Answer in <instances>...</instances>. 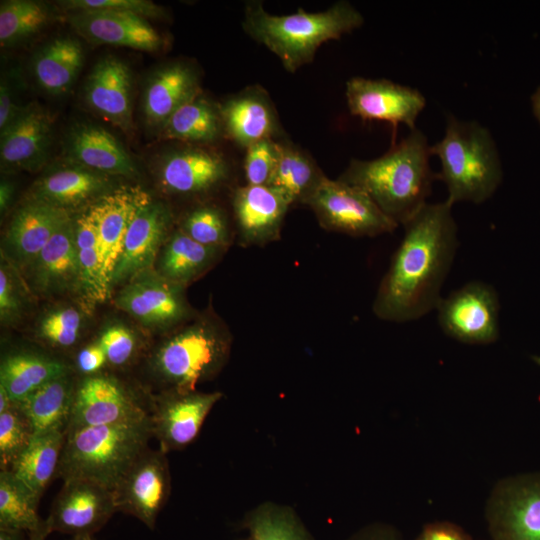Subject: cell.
Returning a JSON list of instances; mask_svg holds the SVG:
<instances>
[{
  "instance_id": "cell-40",
  "label": "cell",
  "mask_w": 540,
  "mask_h": 540,
  "mask_svg": "<svg viewBox=\"0 0 540 540\" xmlns=\"http://www.w3.org/2000/svg\"><path fill=\"white\" fill-rule=\"evenodd\" d=\"M180 230L196 242L224 251L231 241V230L224 212L214 205H202L188 212Z\"/></svg>"
},
{
  "instance_id": "cell-51",
  "label": "cell",
  "mask_w": 540,
  "mask_h": 540,
  "mask_svg": "<svg viewBox=\"0 0 540 540\" xmlns=\"http://www.w3.org/2000/svg\"><path fill=\"white\" fill-rule=\"evenodd\" d=\"M13 191H14V188H13V185L6 181V180H2L1 181V185H0V210H1V213H4L9 205H10V202L12 200V197H13Z\"/></svg>"
},
{
  "instance_id": "cell-18",
  "label": "cell",
  "mask_w": 540,
  "mask_h": 540,
  "mask_svg": "<svg viewBox=\"0 0 540 540\" xmlns=\"http://www.w3.org/2000/svg\"><path fill=\"white\" fill-rule=\"evenodd\" d=\"M229 176V165L220 154L199 147L172 151L159 167L163 190L176 195L206 194L223 185Z\"/></svg>"
},
{
  "instance_id": "cell-55",
  "label": "cell",
  "mask_w": 540,
  "mask_h": 540,
  "mask_svg": "<svg viewBox=\"0 0 540 540\" xmlns=\"http://www.w3.org/2000/svg\"><path fill=\"white\" fill-rule=\"evenodd\" d=\"M47 535L49 534L47 533L43 522V525L39 529L28 533V540H45Z\"/></svg>"
},
{
  "instance_id": "cell-26",
  "label": "cell",
  "mask_w": 540,
  "mask_h": 540,
  "mask_svg": "<svg viewBox=\"0 0 540 540\" xmlns=\"http://www.w3.org/2000/svg\"><path fill=\"white\" fill-rule=\"evenodd\" d=\"M65 152L68 162L108 176L134 177L136 166L122 144L103 127L81 123L69 132Z\"/></svg>"
},
{
  "instance_id": "cell-35",
  "label": "cell",
  "mask_w": 540,
  "mask_h": 540,
  "mask_svg": "<svg viewBox=\"0 0 540 540\" xmlns=\"http://www.w3.org/2000/svg\"><path fill=\"white\" fill-rule=\"evenodd\" d=\"M164 137L193 144H210L224 132L220 107L201 93L178 108L161 128Z\"/></svg>"
},
{
  "instance_id": "cell-14",
  "label": "cell",
  "mask_w": 540,
  "mask_h": 540,
  "mask_svg": "<svg viewBox=\"0 0 540 540\" xmlns=\"http://www.w3.org/2000/svg\"><path fill=\"white\" fill-rule=\"evenodd\" d=\"M167 454L147 449L113 490L117 512L134 516L154 529L171 491Z\"/></svg>"
},
{
  "instance_id": "cell-31",
  "label": "cell",
  "mask_w": 540,
  "mask_h": 540,
  "mask_svg": "<svg viewBox=\"0 0 540 540\" xmlns=\"http://www.w3.org/2000/svg\"><path fill=\"white\" fill-rule=\"evenodd\" d=\"M84 52L80 42L58 37L47 43L33 60V74L38 85L52 95L66 93L82 69Z\"/></svg>"
},
{
  "instance_id": "cell-54",
  "label": "cell",
  "mask_w": 540,
  "mask_h": 540,
  "mask_svg": "<svg viewBox=\"0 0 540 540\" xmlns=\"http://www.w3.org/2000/svg\"><path fill=\"white\" fill-rule=\"evenodd\" d=\"M531 104L534 116L540 125V86L532 94Z\"/></svg>"
},
{
  "instance_id": "cell-5",
  "label": "cell",
  "mask_w": 540,
  "mask_h": 540,
  "mask_svg": "<svg viewBox=\"0 0 540 540\" xmlns=\"http://www.w3.org/2000/svg\"><path fill=\"white\" fill-rule=\"evenodd\" d=\"M150 419L136 424L89 426L66 432L56 477L82 478L111 491L149 449Z\"/></svg>"
},
{
  "instance_id": "cell-28",
  "label": "cell",
  "mask_w": 540,
  "mask_h": 540,
  "mask_svg": "<svg viewBox=\"0 0 540 540\" xmlns=\"http://www.w3.org/2000/svg\"><path fill=\"white\" fill-rule=\"evenodd\" d=\"M200 93L198 75L190 65L175 62L164 66L151 77L144 92L146 121L162 128L178 108Z\"/></svg>"
},
{
  "instance_id": "cell-34",
  "label": "cell",
  "mask_w": 540,
  "mask_h": 540,
  "mask_svg": "<svg viewBox=\"0 0 540 540\" xmlns=\"http://www.w3.org/2000/svg\"><path fill=\"white\" fill-rule=\"evenodd\" d=\"M65 440L66 430L35 434L10 469L39 499L56 478Z\"/></svg>"
},
{
  "instance_id": "cell-2",
  "label": "cell",
  "mask_w": 540,
  "mask_h": 540,
  "mask_svg": "<svg viewBox=\"0 0 540 540\" xmlns=\"http://www.w3.org/2000/svg\"><path fill=\"white\" fill-rule=\"evenodd\" d=\"M430 156L427 137L415 128L382 156L351 160L338 179L362 189L389 218L403 225L427 203L437 179Z\"/></svg>"
},
{
  "instance_id": "cell-36",
  "label": "cell",
  "mask_w": 540,
  "mask_h": 540,
  "mask_svg": "<svg viewBox=\"0 0 540 540\" xmlns=\"http://www.w3.org/2000/svg\"><path fill=\"white\" fill-rule=\"evenodd\" d=\"M325 176L309 155L292 144L280 142L278 163L269 185L291 205L305 204Z\"/></svg>"
},
{
  "instance_id": "cell-43",
  "label": "cell",
  "mask_w": 540,
  "mask_h": 540,
  "mask_svg": "<svg viewBox=\"0 0 540 540\" xmlns=\"http://www.w3.org/2000/svg\"><path fill=\"white\" fill-rule=\"evenodd\" d=\"M245 151V184L269 185L278 163L280 141L265 139L250 145Z\"/></svg>"
},
{
  "instance_id": "cell-27",
  "label": "cell",
  "mask_w": 540,
  "mask_h": 540,
  "mask_svg": "<svg viewBox=\"0 0 540 540\" xmlns=\"http://www.w3.org/2000/svg\"><path fill=\"white\" fill-rule=\"evenodd\" d=\"M69 215L64 209L35 200L21 206L5 235V247L12 261L27 268Z\"/></svg>"
},
{
  "instance_id": "cell-44",
  "label": "cell",
  "mask_w": 540,
  "mask_h": 540,
  "mask_svg": "<svg viewBox=\"0 0 540 540\" xmlns=\"http://www.w3.org/2000/svg\"><path fill=\"white\" fill-rule=\"evenodd\" d=\"M97 341L106 353L108 365L113 368H124L129 365L138 349L134 333L122 325L107 327Z\"/></svg>"
},
{
  "instance_id": "cell-38",
  "label": "cell",
  "mask_w": 540,
  "mask_h": 540,
  "mask_svg": "<svg viewBox=\"0 0 540 540\" xmlns=\"http://www.w3.org/2000/svg\"><path fill=\"white\" fill-rule=\"evenodd\" d=\"M39 498L10 470L0 471V528L39 529Z\"/></svg>"
},
{
  "instance_id": "cell-17",
  "label": "cell",
  "mask_w": 540,
  "mask_h": 540,
  "mask_svg": "<svg viewBox=\"0 0 540 540\" xmlns=\"http://www.w3.org/2000/svg\"><path fill=\"white\" fill-rule=\"evenodd\" d=\"M290 206L287 198L270 185L237 187L232 208L240 244L263 246L278 240Z\"/></svg>"
},
{
  "instance_id": "cell-23",
  "label": "cell",
  "mask_w": 540,
  "mask_h": 540,
  "mask_svg": "<svg viewBox=\"0 0 540 540\" xmlns=\"http://www.w3.org/2000/svg\"><path fill=\"white\" fill-rule=\"evenodd\" d=\"M224 132L244 149L280 134L278 115L268 93L259 86L246 88L220 106Z\"/></svg>"
},
{
  "instance_id": "cell-19",
  "label": "cell",
  "mask_w": 540,
  "mask_h": 540,
  "mask_svg": "<svg viewBox=\"0 0 540 540\" xmlns=\"http://www.w3.org/2000/svg\"><path fill=\"white\" fill-rule=\"evenodd\" d=\"M74 29L96 44L147 52L163 46L161 35L147 18L127 11H75L68 18Z\"/></svg>"
},
{
  "instance_id": "cell-16",
  "label": "cell",
  "mask_w": 540,
  "mask_h": 540,
  "mask_svg": "<svg viewBox=\"0 0 540 540\" xmlns=\"http://www.w3.org/2000/svg\"><path fill=\"white\" fill-rule=\"evenodd\" d=\"M151 201L141 187L124 185L90 204L96 220L103 275L110 290L127 232L137 214Z\"/></svg>"
},
{
  "instance_id": "cell-12",
  "label": "cell",
  "mask_w": 540,
  "mask_h": 540,
  "mask_svg": "<svg viewBox=\"0 0 540 540\" xmlns=\"http://www.w3.org/2000/svg\"><path fill=\"white\" fill-rule=\"evenodd\" d=\"M44 520L48 534L94 535L117 512L113 491L88 479L69 478Z\"/></svg>"
},
{
  "instance_id": "cell-53",
  "label": "cell",
  "mask_w": 540,
  "mask_h": 540,
  "mask_svg": "<svg viewBox=\"0 0 540 540\" xmlns=\"http://www.w3.org/2000/svg\"><path fill=\"white\" fill-rule=\"evenodd\" d=\"M15 404L6 389L0 385V413L6 411Z\"/></svg>"
},
{
  "instance_id": "cell-11",
  "label": "cell",
  "mask_w": 540,
  "mask_h": 540,
  "mask_svg": "<svg viewBox=\"0 0 540 540\" xmlns=\"http://www.w3.org/2000/svg\"><path fill=\"white\" fill-rule=\"evenodd\" d=\"M115 305L144 326L161 331L170 330L192 316L184 286L168 281L152 269L125 283Z\"/></svg>"
},
{
  "instance_id": "cell-37",
  "label": "cell",
  "mask_w": 540,
  "mask_h": 540,
  "mask_svg": "<svg viewBox=\"0 0 540 540\" xmlns=\"http://www.w3.org/2000/svg\"><path fill=\"white\" fill-rule=\"evenodd\" d=\"M243 526L251 540H316L292 507L273 501L248 511Z\"/></svg>"
},
{
  "instance_id": "cell-41",
  "label": "cell",
  "mask_w": 540,
  "mask_h": 540,
  "mask_svg": "<svg viewBox=\"0 0 540 540\" xmlns=\"http://www.w3.org/2000/svg\"><path fill=\"white\" fill-rule=\"evenodd\" d=\"M33 437V425L17 403L1 412L0 469L10 470Z\"/></svg>"
},
{
  "instance_id": "cell-25",
  "label": "cell",
  "mask_w": 540,
  "mask_h": 540,
  "mask_svg": "<svg viewBox=\"0 0 540 540\" xmlns=\"http://www.w3.org/2000/svg\"><path fill=\"white\" fill-rule=\"evenodd\" d=\"M110 188V176L68 162V165L39 178L31 188L29 200L70 212L85 204H92Z\"/></svg>"
},
{
  "instance_id": "cell-3",
  "label": "cell",
  "mask_w": 540,
  "mask_h": 540,
  "mask_svg": "<svg viewBox=\"0 0 540 540\" xmlns=\"http://www.w3.org/2000/svg\"><path fill=\"white\" fill-rule=\"evenodd\" d=\"M362 14L348 1H338L320 12L299 9L289 15H272L259 1L247 3L243 29L264 45L289 72L310 63L325 42L359 28Z\"/></svg>"
},
{
  "instance_id": "cell-57",
  "label": "cell",
  "mask_w": 540,
  "mask_h": 540,
  "mask_svg": "<svg viewBox=\"0 0 540 540\" xmlns=\"http://www.w3.org/2000/svg\"><path fill=\"white\" fill-rule=\"evenodd\" d=\"M534 361L540 366V356H535Z\"/></svg>"
},
{
  "instance_id": "cell-30",
  "label": "cell",
  "mask_w": 540,
  "mask_h": 540,
  "mask_svg": "<svg viewBox=\"0 0 540 540\" xmlns=\"http://www.w3.org/2000/svg\"><path fill=\"white\" fill-rule=\"evenodd\" d=\"M75 386L72 371L50 380L17 403L30 419L34 435L67 429Z\"/></svg>"
},
{
  "instance_id": "cell-7",
  "label": "cell",
  "mask_w": 540,
  "mask_h": 540,
  "mask_svg": "<svg viewBox=\"0 0 540 540\" xmlns=\"http://www.w3.org/2000/svg\"><path fill=\"white\" fill-rule=\"evenodd\" d=\"M304 205L324 229L354 237H374L393 232L398 226L362 189L327 176Z\"/></svg>"
},
{
  "instance_id": "cell-1",
  "label": "cell",
  "mask_w": 540,
  "mask_h": 540,
  "mask_svg": "<svg viewBox=\"0 0 540 540\" xmlns=\"http://www.w3.org/2000/svg\"><path fill=\"white\" fill-rule=\"evenodd\" d=\"M452 206L447 200L427 202L403 224V238L373 302L378 318L403 323L436 309L458 247Z\"/></svg>"
},
{
  "instance_id": "cell-50",
  "label": "cell",
  "mask_w": 540,
  "mask_h": 540,
  "mask_svg": "<svg viewBox=\"0 0 540 540\" xmlns=\"http://www.w3.org/2000/svg\"><path fill=\"white\" fill-rule=\"evenodd\" d=\"M418 538L419 540H471L461 527L447 521L427 524Z\"/></svg>"
},
{
  "instance_id": "cell-47",
  "label": "cell",
  "mask_w": 540,
  "mask_h": 540,
  "mask_svg": "<svg viewBox=\"0 0 540 540\" xmlns=\"http://www.w3.org/2000/svg\"><path fill=\"white\" fill-rule=\"evenodd\" d=\"M107 365L106 353L97 340L82 347L75 355V367L81 377L99 374Z\"/></svg>"
},
{
  "instance_id": "cell-48",
  "label": "cell",
  "mask_w": 540,
  "mask_h": 540,
  "mask_svg": "<svg viewBox=\"0 0 540 540\" xmlns=\"http://www.w3.org/2000/svg\"><path fill=\"white\" fill-rule=\"evenodd\" d=\"M12 81L7 75L1 77L0 82V131L7 128L21 113L24 107L19 106L15 100V90Z\"/></svg>"
},
{
  "instance_id": "cell-58",
  "label": "cell",
  "mask_w": 540,
  "mask_h": 540,
  "mask_svg": "<svg viewBox=\"0 0 540 540\" xmlns=\"http://www.w3.org/2000/svg\"><path fill=\"white\" fill-rule=\"evenodd\" d=\"M416 540H419V538L417 537Z\"/></svg>"
},
{
  "instance_id": "cell-32",
  "label": "cell",
  "mask_w": 540,
  "mask_h": 540,
  "mask_svg": "<svg viewBox=\"0 0 540 540\" xmlns=\"http://www.w3.org/2000/svg\"><path fill=\"white\" fill-rule=\"evenodd\" d=\"M79 263V295L89 305L104 302L111 290L107 286L101 260L95 216L87 205L73 218Z\"/></svg>"
},
{
  "instance_id": "cell-33",
  "label": "cell",
  "mask_w": 540,
  "mask_h": 540,
  "mask_svg": "<svg viewBox=\"0 0 540 540\" xmlns=\"http://www.w3.org/2000/svg\"><path fill=\"white\" fill-rule=\"evenodd\" d=\"M222 252L196 242L178 229L169 235L160 250L157 272L185 287L205 273Z\"/></svg>"
},
{
  "instance_id": "cell-6",
  "label": "cell",
  "mask_w": 540,
  "mask_h": 540,
  "mask_svg": "<svg viewBox=\"0 0 540 540\" xmlns=\"http://www.w3.org/2000/svg\"><path fill=\"white\" fill-rule=\"evenodd\" d=\"M232 338L212 316H200L164 339L149 356L148 367L163 391L189 392L212 379L228 361Z\"/></svg>"
},
{
  "instance_id": "cell-49",
  "label": "cell",
  "mask_w": 540,
  "mask_h": 540,
  "mask_svg": "<svg viewBox=\"0 0 540 540\" xmlns=\"http://www.w3.org/2000/svg\"><path fill=\"white\" fill-rule=\"evenodd\" d=\"M345 540H403V536L397 527L376 521L362 526Z\"/></svg>"
},
{
  "instance_id": "cell-46",
  "label": "cell",
  "mask_w": 540,
  "mask_h": 540,
  "mask_svg": "<svg viewBox=\"0 0 540 540\" xmlns=\"http://www.w3.org/2000/svg\"><path fill=\"white\" fill-rule=\"evenodd\" d=\"M23 301L16 276L7 262L0 267V318L3 324L15 323L22 314Z\"/></svg>"
},
{
  "instance_id": "cell-10",
  "label": "cell",
  "mask_w": 540,
  "mask_h": 540,
  "mask_svg": "<svg viewBox=\"0 0 540 540\" xmlns=\"http://www.w3.org/2000/svg\"><path fill=\"white\" fill-rule=\"evenodd\" d=\"M441 330L471 345H486L499 338V297L493 286L470 281L442 297L437 307Z\"/></svg>"
},
{
  "instance_id": "cell-39",
  "label": "cell",
  "mask_w": 540,
  "mask_h": 540,
  "mask_svg": "<svg viewBox=\"0 0 540 540\" xmlns=\"http://www.w3.org/2000/svg\"><path fill=\"white\" fill-rule=\"evenodd\" d=\"M49 21L43 3L30 0L2 1L0 5V44L11 47L42 30Z\"/></svg>"
},
{
  "instance_id": "cell-52",
  "label": "cell",
  "mask_w": 540,
  "mask_h": 540,
  "mask_svg": "<svg viewBox=\"0 0 540 540\" xmlns=\"http://www.w3.org/2000/svg\"><path fill=\"white\" fill-rule=\"evenodd\" d=\"M26 531L12 528H0V540H26Z\"/></svg>"
},
{
  "instance_id": "cell-45",
  "label": "cell",
  "mask_w": 540,
  "mask_h": 540,
  "mask_svg": "<svg viewBox=\"0 0 540 540\" xmlns=\"http://www.w3.org/2000/svg\"><path fill=\"white\" fill-rule=\"evenodd\" d=\"M60 5L67 11H127L145 18L159 17L162 9L147 0H67Z\"/></svg>"
},
{
  "instance_id": "cell-9",
  "label": "cell",
  "mask_w": 540,
  "mask_h": 540,
  "mask_svg": "<svg viewBox=\"0 0 540 540\" xmlns=\"http://www.w3.org/2000/svg\"><path fill=\"white\" fill-rule=\"evenodd\" d=\"M149 404L116 376L101 372L76 381L66 432L73 429L147 421Z\"/></svg>"
},
{
  "instance_id": "cell-20",
  "label": "cell",
  "mask_w": 540,
  "mask_h": 540,
  "mask_svg": "<svg viewBox=\"0 0 540 540\" xmlns=\"http://www.w3.org/2000/svg\"><path fill=\"white\" fill-rule=\"evenodd\" d=\"M172 221L169 209L151 201L134 218L124 241L122 254L112 276L111 287L127 283L152 269L166 240Z\"/></svg>"
},
{
  "instance_id": "cell-42",
  "label": "cell",
  "mask_w": 540,
  "mask_h": 540,
  "mask_svg": "<svg viewBox=\"0 0 540 540\" xmlns=\"http://www.w3.org/2000/svg\"><path fill=\"white\" fill-rule=\"evenodd\" d=\"M81 325L82 316L77 309L59 308L42 318L37 329V336L50 346L68 349L78 342Z\"/></svg>"
},
{
  "instance_id": "cell-4",
  "label": "cell",
  "mask_w": 540,
  "mask_h": 540,
  "mask_svg": "<svg viewBox=\"0 0 540 540\" xmlns=\"http://www.w3.org/2000/svg\"><path fill=\"white\" fill-rule=\"evenodd\" d=\"M441 163L437 179L448 192L450 204H481L502 182L503 170L496 143L485 126L449 115L443 138L430 146Z\"/></svg>"
},
{
  "instance_id": "cell-56",
  "label": "cell",
  "mask_w": 540,
  "mask_h": 540,
  "mask_svg": "<svg viewBox=\"0 0 540 540\" xmlns=\"http://www.w3.org/2000/svg\"><path fill=\"white\" fill-rule=\"evenodd\" d=\"M70 540H96L94 535H78L72 536Z\"/></svg>"
},
{
  "instance_id": "cell-8",
  "label": "cell",
  "mask_w": 540,
  "mask_h": 540,
  "mask_svg": "<svg viewBox=\"0 0 540 540\" xmlns=\"http://www.w3.org/2000/svg\"><path fill=\"white\" fill-rule=\"evenodd\" d=\"M484 514L491 540H540V471L500 479Z\"/></svg>"
},
{
  "instance_id": "cell-24",
  "label": "cell",
  "mask_w": 540,
  "mask_h": 540,
  "mask_svg": "<svg viewBox=\"0 0 540 540\" xmlns=\"http://www.w3.org/2000/svg\"><path fill=\"white\" fill-rule=\"evenodd\" d=\"M131 88L128 66L116 57L107 56L88 75L85 101L93 111L127 131L132 124Z\"/></svg>"
},
{
  "instance_id": "cell-15",
  "label": "cell",
  "mask_w": 540,
  "mask_h": 540,
  "mask_svg": "<svg viewBox=\"0 0 540 540\" xmlns=\"http://www.w3.org/2000/svg\"><path fill=\"white\" fill-rule=\"evenodd\" d=\"M350 113L364 121H386L394 127L404 124L416 128V120L426 106L417 89L387 79L352 77L346 83Z\"/></svg>"
},
{
  "instance_id": "cell-21",
  "label": "cell",
  "mask_w": 540,
  "mask_h": 540,
  "mask_svg": "<svg viewBox=\"0 0 540 540\" xmlns=\"http://www.w3.org/2000/svg\"><path fill=\"white\" fill-rule=\"evenodd\" d=\"M53 118L37 105L25 106L0 137L1 166L9 170L39 169L52 142Z\"/></svg>"
},
{
  "instance_id": "cell-29",
  "label": "cell",
  "mask_w": 540,
  "mask_h": 540,
  "mask_svg": "<svg viewBox=\"0 0 540 540\" xmlns=\"http://www.w3.org/2000/svg\"><path fill=\"white\" fill-rule=\"evenodd\" d=\"M72 372L64 361L33 351H15L2 357L0 385L15 403L59 376Z\"/></svg>"
},
{
  "instance_id": "cell-22",
  "label": "cell",
  "mask_w": 540,
  "mask_h": 540,
  "mask_svg": "<svg viewBox=\"0 0 540 540\" xmlns=\"http://www.w3.org/2000/svg\"><path fill=\"white\" fill-rule=\"evenodd\" d=\"M27 269L32 287L44 296L79 293V263L71 215Z\"/></svg>"
},
{
  "instance_id": "cell-13",
  "label": "cell",
  "mask_w": 540,
  "mask_h": 540,
  "mask_svg": "<svg viewBox=\"0 0 540 540\" xmlns=\"http://www.w3.org/2000/svg\"><path fill=\"white\" fill-rule=\"evenodd\" d=\"M222 397L221 392L194 390L164 391L151 398L149 416L159 449L167 454L193 442L209 412Z\"/></svg>"
}]
</instances>
